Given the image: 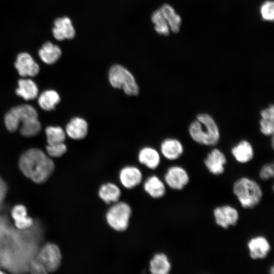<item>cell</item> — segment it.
I'll list each match as a JSON object with an SVG mask.
<instances>
[{"label":"cell","mask_w":274,"mask_h":274,"mask_svg":"<svg viewBox=\"0 0 274 274\" xmlns=\"http://www.w3.org/2000/svg\"><path fill=\"white\" fill-rule=\"evenodd\" d=\"M18 165L22 174L37 184L46 182L55 169V164L50 156L41 150L31 148L20 156Z\"/></svg>","instance_id":"cell-1"},{"label":"cell","mask_w":274,"mask_h":274,"mask_svg":"<svg viewBox=\"0 0 274 274\" xmlns=\"http://www.w3.org/2000/svg\"><path fill=\"white\" fill-rule=\"evenodd\" d=\"M4 122L10 132H14L20 125V132L25 137L38 135L41 124L36 110L29 105H21L11 109L5 115Z\"/></svg>","instance_id":"cell-2"},{"label":"cell","mask_w":274,"mask_h":274,"mask_svg":"<svg viewBox=\"0 0 274 274\" xmlns=\"http://www.w3.org/2000/svg\"><path fill=\"white\" fill-rule=\"evenodd\" d=\"M189 133L196 143L208 146L218 144L220 138L218 125L213 117L208 113H200L189 125Z\"/></svg>","instance_id":"cell-3"},{"label":"cell","mask_w":274,"mask_h":274,"mask_svg":"<svg viewBox=\"0 0 274 274\" xmlns=\"http://www.w3.org/2000/svg\"><path fill=\"white\" fill-rule=\"evenodd\" d=\"M232 191L241 206L245 209H251L257 206L263 197V191L259 183L246 177L234 181Z\"/></svg>","instance_id":"cell-4"},{"label":"cell","mask_w":274,"mask_h":274,"mask_svg":"<svg viewBox=\"0 0 274 274\" xmlns=\"http://www.w3.org/2000/svg\"><path fill=\"white\" fill-rule=\"evenodd\" d=\"M108 80L113 88L122 90L127 95L135 96L139 93V87L134 76L121 65L114 64L111 67Z\"/></svg>","instance_id":"cell-5"},{"label":"cell","mask_w":274,"mask_h":274,"mask_svg":"<svg viewBox=\"0 0 274 274\" xmlns=\"http://www.w3.org/2000/svg\"><path fill=\"white\" fill-rule=\"evenodd\" d=\"M131 214V208L127 203L116 202L108 210L106 218L107 223L113 229L123 231L128 226Z\"/></svg>","instance_id":"cell-6"},{"label":"cell","mask_w":274,"mask_h":274,"mask_svg":"<svg viewBox=\"0 0 274 274\" xmlns=\"http://www.w3.org/2000/svg\"><path fill=\"white\" fill-rule=\"evenodd\" d=\"M35 259L43 265L48 273L53 272L60 265L61 252L56 244L47 243L40 250Z\"/></svg>","instance_id":"cell-7"},{"label":"cell","mask_w":274,"mask_h":274,"mask_svg":"<svg viewBox=\"0 0 274 274\" xmlns=\"http://www.w3.org/2000/svg\"><path fill=\"white\" fill-rule=\"evenodd\" d=\"M213 216L216 224L224 229L236 225L239 218L237 209L229 204L216 207L213 210Z\"/></svg>","instance_id":"cell-8"},{"label":"cell","mask_w":274,"mask_h":274,"mask_svg":"<svg viewBox=\"0 0 274 274\" xmlns=\"http://www.w3.org/2000/svg\"><path fill=\"white\" fill-rule=\"evenodd\" d=\"M164 179L165 184L171 189L181 190L189 183L190 177L184 168L179 165H173L168 168Z\"/></svg>","instance_id":"cell-9"},{"label":"cell","mask_w":274,"mask_h":274,"mask_svg":"<svg viewBox=\"0 0 274 274\" xmlns=\"http://www.w3.org/2000/svg\"><path fill=\"white\" fill-rule=\"evenodd\" d=\"M249 256L253 260H261L267 257L271 251V245L266 237L257 235L247 243Z\"/></svg>","instance_id":"cell-10"},{"label":"cell","mask_w":274,"mask_h":274,"mask_svg":"<svg viewBox=\"0 0 274 274\" xmlns=\"http://www.w3.org/2000/svg\"><path fill=\"white\" fill-rule=\"evenodd\" d=\"M226 163L225 155L218 148L213 149L208 153L204 160V164L207 169L211 174L215 176L224 173Z\"/></svg>","instance_id":"cell-11"},{"label":"cell","mask_w":274,"mask_h":274,"mask_svg":"<svg viewBox=\"0 0 274 274\" xmlns=\"http://www.w3.org/2000/svg\"><path fill=\"white\" fill-rule=\"evenodd\" d=\"M15 66L19 74L23 77H35L40 71L38 64L29 54L25 52L18 55Z\"/></svg>","instance_id":"cell-12"},{"label":"cell","mask_w":274,"mask_h":274,"mask_svg":"<svg viewBox=\"0 0 274 274\" xmlns=\"http://www.w3.org/2000/svg\"><path fill=\"white\" fill-rule=\"evenodd\" d=\"M65 132L71 139L75 140L84 139L88 132V124L83 118L75 117L66 124Z\"/></svg>","instance_id":"cell-13"},{"label":"cell","mask_w":274,"mask_h":274,"mask_svg":"<svg viewBox=\"0 0 274 274\" xmlns=\"http://www.w3.org/2000/svg\"><path fill=\"white\" fill-rule=\"evenodd\" d=\"M52 32L54 37L58 41L72 39L76 33L72 21L67 17L58 18L55 20Z\"/></svg>","instance_id":"cell-14"},{"label":"cell","mask_w":274,"mask_h":274,"mask_svg":"<svg viewBox=\"0 0 274 274\" xmlns=\"http://www.w3.org/2000/svg\"><path fill=\"white\" fill-rule=\"evenodd\" d=\"M160 148L163 156L169 160L178 159L184 153L182 143L179 140L174 138L164 139L161 142Z\"/></svg>","instance_id":"cell-15"},{"label":"cell","mask_w":274,"mask_h":274,"mask_svg":"<svg viewBox=\"0 0 274 274\" xmlns=\"http://www.w3.org/2000/svg\"><path fill=\"white\" fill-rule=\"evenodd\" d=\"M142 174L137 167L126 166L122 168L119 173V179L122 185L127 189H132L142 180Z\"/></svg>","instance_id":"cell-16"},{"label":"cell","mask_w":274,"mask_h":274,"mask_svg":"<svg viewBox=\"0 0 274 274\" xmlns=\"http://www.w3.org/2000/svg\"><path fill=\"white\" fill-rule=\"evenodd\" d=\"M231 153L235 160L240 163L250 162L254 156V150L252 144L245 140L234 146L231 148Z\"/></svg>","instance_id":"cell-17"},{"label":"cell","mask_w":274,"mask_h":274,"mask_svg":"<svg viewBox=\"0 0 274 274\" xmlns=\"http://www.w3.org/2000/svg\"><path fill=\"white\" fill-rule=\"evenodd\" d=\"M159 153L154 148L145 147L138 153L139 161L150 169L156 168L160 163Z\"/></svg>","instance_id":"cell-18"},{"label":"cell","mask_w":274,"mask_h":274,"mask_svg":"<svg viewBox=\"0 0 274 274\" xmlns=\"http://www.w3.org/2000/svg\"><path fill=\"white\" fill-rule=\"evenodd\" d=\"M16 94L25 100L35 99L38 95L39 89L36 83L30 79H21L18 82Z\"/></svg>","instance_id":"cell-19"},{"label":"cell","mask_w":274,"mask_h":274,"mask_svg":"<svg viewBox=\"0 0 274 274\" xmlns=\"http://www.w3.org/2000/svg\"><path fill=\"white\" fill-rule=\"evenodd\" d=\"M41 59L45 63L52 64L55 63L61 55L59 47L50 42L45 43L39 51Z\"/></svg>","instance_id":"cell-20"},{"label":"cell","mask_w":274,"mask_h":274,"mask_svg":"<svg viewBox=\"0 0 274 274\" xmlns=\"http://www.w3.org/2000/svg\"><path fill=\"white\" fill-rule=\"evenodd\" d=\"M144 188L147 193L154 198L163 197L166 192L164 183L156 176L149 177L144 183Z\"/></svg>","instance_id":"cell-21"},{"label":"cell","mask_w":274,"mask_h":274,"mask_svg":"<svg viewBox=\"0 0 274 274\" xmlns=\"http://www.w3.org/2000/svg\"><path fill=\"white\" fill-rule=\"evenodd\" d=\"M171 269V263L164 253L155 254L150 261V271L153 274H168Z\"/></svg>","instance_id":"cell-22"},{"label":"cell","mask_w":274,"mask_h":274,"mask_svg":"<svg viewBox=\"0 0 274 274\" xmlns=\"http://www.w3.org/2000/svg\"><path fill=\"white\" fill-rule=\"evenodd\" d=\"M98 195L104 202L109 204L118 201L121 195V191L116 185L107 183L100 186Z\"/></svg>","instance_id":"cell-23"},{"label":"cell","mask_w":274,"mask_h":274,"mask_svg":"<svg viewBox=\"0 0 274 274\" xmlns=\"http://www.w3.org/2000/svg\"><path fill=\"white\" fill-rule=\"evenodd\" d=\"M60 101L59 94L53 90L44 91L38 98V104L41 108L47 111L54 110Z\"/></svg>","instance_id":"cell-24"},{"label":"cell","mask_w":274,"mask_h":274,"mask_svg":"<svg viewBox=\"0 0 274 274\" xmlns=\"http://www.w3.org/2000/svg\"><path fill=\"white\" fill-rule=\"evenodd\" d=\"M160 10L167 21L170 30L174 32H178L181 24L180 16L176 13L174 9L168 4L162 5Z\"/></svg>","instance_id":"cell-25"},{"label":"cell","mask_w":274,"mask_h":274,"mask_svg":"<svg viewBox=\"0 0 274 274\" xmlns=\"http://www.w3.org/2000/svg\"><path fill=\"white\" fill-rule=\"evenodd\" d=\"M47 143L55 144L64 142L66 138L65 131L58 126H50L45 129Z\"/></svg>","instance_id":"cell-26"},{"label":"cell","mask_w":274,"mask_h":274,"mask_svg":"<svg viewBox=\"0 0 274 274\" xmlns=\"http://www.w3.org/2000/svg\"><path fill=\"white\" fill-rule=\"evenodd\" d=\"M152 21L154 24L156 31L160 35L167 36L169 32V27L160 9L155 11L152 15Z\"/></svg>","instance_id":"cell-27"},{"label":"cell","mask_w":274,"mask_h":274,"mask_svg":"<svg viewBox=\"0 0 274 274\" xmlns=\"http://www.w3.org/2000/svg\"><path fill=\"white\" fill-rule=\"evenodd\" d=\"M46 149L49 156L60 157L66 153L67 147L63 142L55 144H48Z\"/></svg>","instance_id":"cell-28"},{"label":"cell","mask_w":274,"mask_h":274,"mask_svg":"<svg viewBox=\"0 0 274 274\" xmlns=\"http://www.w3.org/2000/svg\"><path fill=\"white\" fill-rule=\"evenodd\" d=\"M260 14L262 18L267 21H272L274 18V5L271 1L264 2L260 7Z\"/></svg>","instance_id":"cell-29"},{"label":"cell","mask_w":274,"mask_h":274,"mask_svg":"<svg viewBox=\"0 0 274 274\" xmlns=\"http://www.w3.org/2000/svg\"><path fill=\"white\" fill-rule=\"evenodd\" d=\"M260 130L266 136L273 135L274 131V119L261 118L259 121Z\"/></svg>","instance_id":"cell-30"},{"label":"cell","mask_w":274,"mask_h":274,"mask_svg":"<svg viewBox=\"0 0 274 274\" xmlns=\"http://www.w3.org/2000/svg\"><path fill=\"white\" fill-rule=\"evenodd\" d=\"M274 167L273 163L263 165L259 172V177L263 181L268 180L273 177Z\"/></svg>","instance_id":"cell-31"},{"label":"cell","mask_w":274,"mask_h":274,"mask_svg":"<svg viewBox=\"0 0 274 274\" xmlns=\"http://www.w3.org/2000/svg\"><path fill=\"white\" fill-rule=\"evenodd\" d=\"M11 216L15 221L21 219L27 216V210L22 204L15 206L11 210Z\"/></svg>","instance_id":"cell-32"},{"label":"cell","mask_w":274,"mask_h":274,"mask_svg":"<svg viewBox=\"0 0 274 274\" xmlns=\"http://www.w3.org/2000/svg\"><path fill=\"white\" fill-rule=\"evenodd\" d=\"M30 270L31 273L44 274L48 273L43 265L36 259L31 261Z\"/></svg>","instance_id":"cell-33"},{"label":"cell","mask_w":274,"mask_h":274,"mask_svg":"<svg viewBox=\"0 0 274 274\" xmlns=\"http://www.w3.org/2000/svg\"><path fill=\"white\" fill-rule=\"evenodd\" d=\"M33 224V220L31 218L27 217H24L21 219L15 221V225L19 229H26L30 227Z\"/></svg>","instance_id":"cell-34"},{"label":"cell","mask_w":274,"mask_h":274,"mask_svg":"<svg viewBox=\"0 0 274 274\" xmlns=\"http://www.w3.org/2000/svg\"><path fill=\"white\" fill-rule=\"evenodd\" d=\"M261 118L274 119V106L272 104L260 111Z\"/></svg>","instance_id":"cell-35"},{"label":"cell","mask_w":274,"mask_h":274,"mask_svg":"<svg viewBox=\"0 0 274 274\" xmlns=\"http://www.w3.org/2000/svg\"><path fill=\"white\" fill-rule=\"evenodd\" d=\"M269 273L271 274H273L274 273V268L273 266H271V267L269 269Z\"/></svg>","instance_id":"cell-36"},{"label":"cell","mask_w":274,"mask_h":274,"mask_svg":"<svg viewBox=\"0 0 274 274\" xmlns=\"http://www.w3.org/2000/svg\"><path fill=\"white\" fill-rule=\"evenodd\" d=\"M4 273L3 271H0V273Z\"/></svg>","instance_id":"cell-37"}]
</instances>
